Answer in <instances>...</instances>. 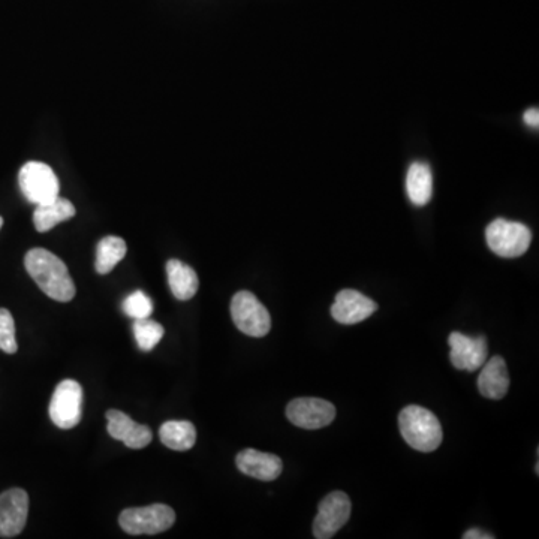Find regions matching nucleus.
Segmentation results:
<instances>
[{
	"label": "nucleus",
	"mask_w": 539,
	"mask_h": 539,
	"mask_svg": "<svg viewBox=\"0 0 539 539\" xmlns=\"http://www.w3.org/2000/svg\"><path fill=\"white\" fill-rule=\"evenodd\" d=\"M29 516V496L23 489H9L0 495V538H14L23 532Z\"/></svg>",
	"instance_id": "9b49d317"
},
{
	"label": "nucleus",
	"mask_w": 539,
	"mask_h": 539,
	"mask_svg": "<svg viewBox=\"0 0 539 539\" xmlns=\"http://www.w3.org/2000/svg\"><path fill=\"white\" fill-rule=\"evenodd\" d=\"M165 447L174 451H189L197 442V429L191 421H167L159 429Z\"/></svg>",
	"instance_id": "6ab92c4d"
},
{
	"label": "nucleus",
	"mask_w": 539,
	"mask_h": 539,
	"mask_svg": "<svg viewBox=\"0 0 539 539\" xmlns=\"http://www.w3.org/2000/svg\"><path fill=\"white\" fill-rule=\"evenodd\" d=\"M176 513L164 504L128 508L119 517V525L129 535H156L173 528Z\"/></svg>",
	"instance_id": "20e7f679"
},
{
	"label": "nucleus",
	"mask_w": 539,
	"mask_h": 539,
	"mask_svg": "<svg viewBox=\"0 0 539 539\" xmlns=\"http://www.w3.org/2000/svg\"><path fill=\"white\" fill-rule=\"evenodd\" d=\"M486 240L489 248L502 258H519L528 252L532 243V231L520 222L496 219L487 227Z\"/></svg>",
	"instance_id": "7ed1b4c3"
},
{
	"label": "nucleus",
	"mask_w": 539,
	"mask_h": 539,
	"mask_svg": "<svg viewBox=\"0 0 539 539\" xmlns=\"http://www.w3.org/2000/svg\"><path fill=\"white\" fill-rule=\"evenodd\" d=\"M75 213L77 210L71 201L57 197L51 203L36 206L35 213H33V224H35L38 233H47V231L53 230L56 225L74 218Z\"/></svg>",
	"instance_id": "dca6fc26"
},
{
	"label": "nucleus",
	"mask_w": 539,
	"mask_h": 539,
	"mask_svg": "<svg viewBox=\"0 0 539 539\" xmlns=\"http://www.w3.org/2000/svg\"><path fill=\"white\" fill-rule=\"evenodd\" d=\"M21 192L29 203H51L59 197L60 185L54 171L44 162H27L18 174Z\"/></svg>",
	"instance_id": "39448f33"
},
{
	"label": "nucleus",
	"mask_w": 539,
	"mask_h": 539,
	"mask_svg": "<svg viewBox=\"0 0 539 539\" xmlns=\"http://www.w3.org/2000/svg\"><path fill=\"white\" fill-rule=\"evenodd\" d=\"M399 430L406 444L421 453H432L442 444V426L435 414L421 406H406L399 414Z\"/></svg>",
	"instance_id": "f03ea898"
},
{
	"label": "nucleus",
	"mask_w": 539,
	"mask_h": 539,
	"mask_svg": "<svg viewBox=\"0 0 539 539\" xmlns=\"http://www.w3.org/2000/svg\"><path fill=\"white\" fill-rule=\"evenodd\" d=\"M378 310V304L372 298L366 297L354 289H343L336 295L331 316L343 325L358 324L366 321Z\"/></svg>",
	"instance_id": "f8f14e48"
},
{
	"label": "nucleus",
	"mask_w": 539,
	"mask_h": 539,
	"mask_svg": "<svg viewBox=\"0 0 539 539\" xmlns=\"http://www.w3.org/2000/svg\"><path fill=\"white\" fill-rule=\"evenodd\" d=\"M123 312L132 319L149 318L153 313V301L143 291L132 292L123 301Z\"/></svg>",
	"instance_id": "4be33fe9"
},
{
	"label": "nucleus",
	"mask_w": 539,
	"mask_h": 539,
	"mask_svg": "<svg viewBox=\"0 0 539 539\" xmlns=\"http://www.w3.org/2000/svg\"><path fill=\"white\" fill-rule=\"evenodd\" d=\"M510 384V375L504 358L495 355L483 364V370L478 378V388L486 399H504L510 390Z\"/></svg>",
	"instance_id": "2eb2a0df"
},
{
	"label": "nucleus",
	"mask_w": 539,
	"mask_h": 539,
	"mask_svg": "<svg viewBox=\"0 0 539 539\" xmlns=\"http://www.w3.org/2000/svg\"><path fill=\"white\" fill-rule=\"evenodd\" d=\"M525 122L526 125L531 126V128L537 129L539 126V111L538 108H529L525 113Z\"/></svg>",
	"instance_id": "b1692460"
},
{
	"label": "nucleus",
	"mask_w": 539,
	"mask_h": 539,
	"mask_svg": "<svg viewBox=\"0 0 539 539\" xmlns=\"http://www.w3.org/2000/svg\"><path fill=\"white\" fill-rule=\"evenodd\" d=\"M126 251L128 248H126L125 240L116 236L104 237L96 249V271L99 274L111 273L114 267L126 257Z\"/></svg>",
	"instance_id": "aec40b11"
},
{
	"label": "nucleus",
	"mask_w": 539,
	"mask_h": 539,
	"mask_svg": "<svg viewBox=\"0 0 539 539\" xmlns=\"http://www.w3.org/2000/svg\"><path fill=\"white\" fill-rule=\"evenodd\" d=\"M465 539H492L493 535L487 534V532L480 531V529H471L463 535Z\"/></svg>",
	"instance_id": "393cba45"
},
{
	"label": "nucleus",
	"mask_w": 539,
	"mask_h": 539,
	"mask_svg": "<svg viewBox=\"0 0 539 539\" xmlns=\"http://www.w3.org/2000/svg\"><path fill=\"white\" fill-rule=\"evenodd\" d=\"M236 465L242 474L257 478L260 481H274L282 474L283 463L274 454L248 448L240 451L236 457Z\"/></svg>",
	"instance_id": "4468645a"
},
{
	"label": "nucleus",
	"mask_w": 539,
	"mask_h": 539,
	"mask_svg": "<svg viewBox=\"0 0 539 539\" xmlns=\"http://www.w3.org/2000/svg\"><path fill=\"white\" fill-rule=\"evenodd\" d=\"M351 499L343 492H333L325 496L319 504L318 514L313 522L316 539L333 538L351 517Z\"/></svg>",
	"instance_id": "6e6552de"
},
{
	"label": "nucleus",
	"mask_w": 539,
	"mask_h": 539,
	"mask_svg": "<svg viewBox=\"0 0 539 539\" xmlns=\"http://www.w3.org/2000/svg\"><path fill=\"white\" fill-rule=\"evenodd\" d=\"M51 421L59 429L69 430L78 426L83 417V388L74 379H65L57 385L51 397Z\"/></svg>",
	"instance_id": "0eeeda50"
},
{
	"label": "nucleus",
	"mask_w": 539,
	"mask_h": 539,
	"mask_svg": "<svg viewBox=\"0 0 539 539\" xmlns=\"http://www.w3.org/2000/svg\"><path fill=\"white\" fill-rule=\"evenodd\" d=\"M17 349L14 318L8 309H0V351L15 354Z\"/></svg>",
	"instance_id": "5701e85b"
},
{
	"label": "nucleus",
	"mask_w": 539,
	"mask_h": 539,
	"mask_svg": "<svg viewBox=\"0 0 539 539\" xmlns=\"http://www.w3.org/2000/svg\"><path fill=\"white\" fill-rule=\"evenodd\" d=\"M448 343L451 348V363L456 369L475 372L487 361L489 348L484 336L471 337L454 331L448 337Z\"/></svg>",
	"instance_id": "9d476101"
},
{
	"label": "nucleus",
	"mask_w": 539,
	"mask_h": 539,
	"mask_svg": "<svg viewBox=\"0 0 539 539\" xmlns=\"http://www.w3.org/2000/svg\"><path fill=\"white\" fill-rule=\"evenodd\" d=\"M286 417L300 429L316 430L330 426L336 418V408L324 399L300 397L286 406Z\"/></svg>",
	"instance_id": "1a4fd4ad"
},
{
	"label": "nucleus",
	"mask_w": 539,
	"mask_h": 539,
	"mask_svg": "<svg viewBox=\"0 0 539 539\" xmlns=\"http://www.w3.org/2000/svg\"><path fill=\"white\" fill-rule=\"evenodd\" d=\"M165 330L159 322L150 318L135 319L134 336L137 339L138 348L144 352H150L161 342Z\"/></svg>",
	"instance_id": "412c9836"
},
{
	"label": "nucleus",
	"mask_w": 539,
	"mask_h": 539,
	"mask_svg": "<svg viewBox=\"0 0 539 539\" xmlns=\"http://www.w3.org/2000/svg\"><path fill=\"white\" fill-rule=\"evenodd\" d=\"M24 267L42 292L60 303L75 297V283L68 267L47 249L35 248L27 252Z\"/></svg>",
	"instance_id": "f257e3e1"
},
{
	"label": "nucleus",
	"mask_w": 539,
	"mask_h": 539,
	"mask_svg": "<svg viewBox=\"0 0 539 539\" xmlns=\"http://www.w3.org/2000/svg\"><path fill=\"white\" fill-rule=\"evenodd\" d=\"M107 420V430L111 438L123 442L132 450H141L152 442V430L144 424L135 423L125 412L110 409L107 412Z\"/></svg>",
	"instance_id": "ddd939ff"
},
{
	"label": "nucleus",
	"mask_w": 539,
	"mask_h": 539,
	"mask_svg": "<svg viewBox=\"0 0 539 539\" xmlns=\"http://www.w3.org/2000/svg\"><path fill=\"white\" fill-rule=\"evenodd\" d=\"M167 276L171 292L177 300H191L197 294L200 280H198V274L188 264L180 260L168 261Z\"/></svg>",
	"instance_id": "f3484780"
},
{
	"label": "nucleus",
	"mask_w": 539,
	"mask_h": 539,
	"mask_svg": "<svg viewBox=\"0 0 539 539\" xmlns=\"http://www.w3.org/2000/svg\"><path fill=\"white\" fill-rule=\"evenodd\" d=\"M2 227H3V218L2 216H0V230H2Z\"/></svg>",
	"instance_id": "a878e982"
},
{
	"label": "nucleus",
	"mask_w": 539,
	"mask_h": 539,
	"mask_svg": "<svg viewBox=\"0 0 539 539\" xmlns=\"http://www.w3.org/2000/svg\"><path fill=\"white\" fill-rule=\"evenodd\" d=\"M406 191L409 200L417 207L426 206L433 194V176L429 165L423 162H414L409 167L406 177Z\"/></svg>",
	"instance_id": "a211bd4d"
},
{
	"label": "nucleus",
	"mask_w": 539,
	"mask_h": 539,
	"mask_svg": "<svg viewBox=\"0 0 539 539\" xmlns=\"http://www.w3.org/2000/svg\"><path fill=\"white\" fill-rule=\"evenodd\" d=\"M234 324L246 336L264 337L271 330L269 310L252 292L239 291L231 300Z\"/></svg>",
	"instance_id": "423d86ee"
}]
</instances>
